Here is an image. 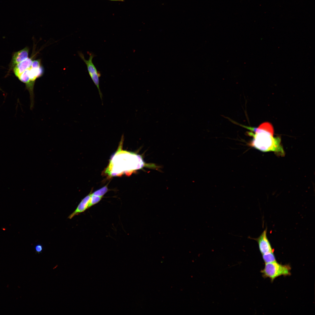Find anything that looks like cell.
I'll return each instance as SVG.
<instances>
[{"instance_id":"3","label":"cell","mask_w":315,"mask_h":315,"mask_svg":"<svg viewBox=\"0 0 315 315\" xmlns=\"http://www.w3.org/2000/svg\"><path fill=\"white\" fill-rule=\"evenodd\" d=\"M290 269L289 265H282L276 261L265 263L264 269L261 272L264 277H269L273 281L280 276L290 275Z\"/></svg>"},{"instance_id":"12","label":"cell","mask_w":315,"mask_h":315,"mask_svg":"<svg viewBox=\"0 0 315 315\" xmlns=\"http://www.w3.org/2000/svg\"><path fill=\"white\" fill-rule=\"evenodd\" d=\"M108 190V188L107 185H106L95 191L92 194L94 195L102 197L106 193Z\"/></svg>"},{"instance_id":"14","label":"cell","mask_w":315,"mask_h":315,"mask_svg":"<svg viewBox=\"0 0 315 315\" xmlns=\"http://www.w3.org/2000/svg\"><path fill=\"white\" fill-rule=\"evenodd\" d=\"M110 0V1H124V0Z\"/></svg>"},{"instance_id":"2","label":"cell","mask_w":315,"mask_h":315,"mask_svg":"<svg viewBox=\"0 0 315 315\" xmlns=\"http://www.w3.org/2000/svg\"><path fill=\"white\" fill-rule=\"evenodd\" d=\"M124 139L123 134L118 150L110 160L106 172L111 176L123 173L130 174L132 172L144 167L145 163L142 157L134 153L121 151Z\"/></svg>"},{"instance_id":"13","label":"cell","mask_w":315,"mask_h":315,"mask_svg":"<svg viewBox=\"0 0 315 315\" xmlns=\"http://www.w3.org/2000/svg\"><path fill=\"white\" fill-rule=\"evenodd\" d=\"M43 246L41 244H37L35 247L36 252L38 253H41L43 250Z\"/></svg>"},{"instance_id":"11","label":"cell","mask_w":315,"mask_h":315,"mask_svg":"<svg viewBox=\"0 0 315 315\" xmlns=\"http://www.w3.org/2000/svg\"><path fill=\"white\" fill-rule=\"evenodd\" d=\"M102 197L91 193L88 205V208L98 203L101 200Z\"/></svg>"},{"instance_id":"9","label":"cell","mask_w":315,"mask_h":315,"mask_svg":"<svg viewBox=\"0 0 315 315\" xmlns=\"http://www.w3.org/2000/svg\"><path fill=\"white\" fill-rule=\"evenodd\" d=\"M44 72L43 67L41 65L37 68H32L31 66L29 68V76L31 85L34 88L36 80L41 77Z\"/></svg>"},{"instance_id":"1","label":"cell","mask_w":315,"mask_h":315,"mask_svg":"<svg viewBox=\"0 0 315 315\" xmlns=\"http://www.w3.org/2000/svg\"><path fill=\"white\" fill-rule=\"evenodd\" d=\"M242 126L250 131L247 132L248 135L253 137L249 143L250 146L262 152L273 151L278 155H284L281 138L274 137L273 128L270 123H263L258 127Z\"/></svg>"},{"instance_id":"5","label":"cell","mask_w":315,"mask_h":315,"mask_svg":"<svg viewBox=\"0 0 315 315\" xmlns=\"http://www.w3.org/2000/svg\"><path fill=\"white\" fill-rule=\"evenodd\" d=\"M267 233L266 228L258 237L253 239L257 242L259 250L262 254L274 251L267 238Z\"/></svg>"},{"instance_id":"7","label":"cell","mask_w":315,"mask_h":315,"mask_svg":"<svg viewBox=\"0 0 315 315\" xmlns=\"http://www.w3.org/2000/svg\"><path fill=\"white\" fill-rule=\"evenodd\" d=\"M32 59V58H28L14 66L13 71L16 76L18 78L25 70L31 67Z\"/></svg>"},{"instance_id":"4","label":"cell","mask_w":315,"mask_h":315,"mask_svg":"<svg viewBox=\"0 0 315 315\" xmlns=\"http://www.w3.org/2000/svg\"><path fill=\"white\" fill-rule=\"evenodd\" d=\"M89 57L88 60L85 59L84 55L81 52H79L78 54L80 58L86 64L89 74L97 88L100 98L102 100V94L99 85V78L101 76V74L100 72L97 71L92 62V59L95 55L92 53H89Z\"/></svg>"},{"instance_id":"8","label":"cell","mask_w":315,"mask_h":315,"mask_svg":"<svg viewBox=\"0 0 315 315\" xmlns=\"http://www.w3.org/2000/svg\"><path fill=\"white\" fill-rule=\"evenodd\" d=\"M91 194L90 193L82 200L75 210L69 215L68 218L71 219L74 216L84 212L87 209H88Z\"/></svg>"},{"instance_id":"6","label":"cell","mask_w":315,"mask_h":315,"mask_svg":"<svg viewBox=\"0 0 315 315\" xmlns=\"http://www.w3.org/2000/svg\"><path fill=\"white\" fill-rule=\"evenodd\" d=\"M29 49L27 47L14 54L11 61V66L14 67L18 64L25 60L28 58Z\"/></svg>"},{"instance_id":"10","label":"cell","mask_w":315,"mask_h":315,"mask_svg":"<svg viewBox=\"0 0 315 315\" xmlns=\"http://www.w3.org/2000/svg\"><path fill=\"white\" fill-rule=\"evenodd\" d=\"M262 255L263 260L265 263L276 261L273 251L268 252Z\"/></svg>"}]
</instances>
